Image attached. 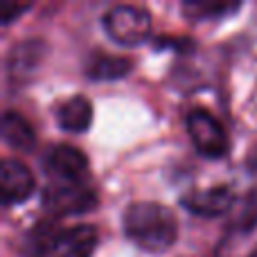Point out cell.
<instances>
[{
	"mask_svg": "<svg viewBox=\"0 0 257 257\" xmlns=\"http://www.w3.org/2000/svg\"><path fill=\"white\" fill-rule=\"evenodd\" d=\"M124 235L145 253H165L178 237L176 217L169 208L154 201H138L126 208L122 217Z\"/></svg>",
	"mask_w": 257,
	"mask_h": 257,
	"instance_id": "obj_1",
	"label": "cell"
},
{
	"mask_svg": "<svg viewBox=\"0 0 257 257\" xmlns=\"http://www.w3.org/2000/svg\"><path fill=\"white\" fill-rule=\"evenodd\" d=\"M97 205V194L86 181H50L43 190V208L52 217L84 214Z\"/></svg>",
	"mask_w": 257,
	"mask_h": 257,
	"instance_id": "obj_2",
	"label": "cell"
},
{
	"mask_svg": "<svg viewBox=\"0 0 257 257\" xmlns=\"http://www.w3.org/2000/svg\"><path fill=\"white\" fill-rule=\"evenodd\" d=\"M104 30L120 45H140L151 34V16L136 5H115L104 14Z\"/></svg>",
	"mask_w": 257,
	"mask_h": 257,
	"instance_id": "obj_3",
	"label": "cell"
},
{
	"mask_svg": "<svg viewBox=\"0 0 257 257\" xmlns=\"http://www.w3.org/2000/svg\"><path fill=\"white\" fill-rule=\"evenodd\" d=\"M187 133L194 142L196 151L205 158H223L230 149L228 133L221 122L205 108H194L187 113Z\"/></svg>",
	"mask_w": 257,
	"mask_h": 257,
	"instance_id": "obj_4",
	"label": "cell"
},
{
	"mask_svg": "<svg viewBox=\"0 0 257 257\" xmlns=\"http://www.w3.org/2000/svg\"><path fill=\"white\" fill-rule=\"evenodd\" d=\"M217 257H257V210H248L219 239Z\"/></svg>",
	"mask_w": 257,
	"mask_h": 257,
	"instance_id": "obj_5",
	"label": "cell"
},
{
	"mask_svg": "<svg viewBox=\"0 0 257 257\" xmlns=\"http://www.w3.org/2000/svg\"><path fill=\"white\" fill-rule=\"evenodd\" d=\"M43 167L52 181H86L88 176V158L84 151L72 145H57L45 154Z\"/></svg>",
	"mask_w": 257,
	"mask_h": 257,
	"instance_id": "obj_6",
	"label": "cell"
},
{
	"mask_svg": "<svg viewBox=\"0 0 257 257\" xmlns=\"http://www.w3.org/2000/svg\"><path fill=\"white\" fill-rule=\"evenodd\" d=\"M36 183H34V174L30 172L25 163L16 158H7L3 163L0 169V199L5 205H14V203H23L32 196Z\"/></svg>",
	"mask_w": 257,
	"mask_h": 257,
	"instance_id": "obj_7",
	"label": "cell"
},
{
	"mask_svg": "<svg viewBox=\"0 0 257 257\" xmlns=\"http://www.w3.org/2000/svg\"><path fill=\"white\" fill-rule=\"evenodd\" d=\"M183 208L192 214H199V217H221L235 203V196H232L230 187L226 185H217V187H208V190H196L190 192L181 199Z\"/></svg>",
	"mask_w": 257,
	"mask_h": 257,
	"instance_id": "obj_8",
	"label": "cell"
},
{
	"mask_svg": "<svg viewBox=\"0 0 257 257\" xmlns=\"http://www.w3.org/2000/svg\"><path fill=\"white\" fill-rule=\"evenodd\" d=\"M95 248H97V228L90 223H79L61 230L50 257H93Z\"/></svg>",
	"mask_w": 257,
	"mask_h": 257,
	"instance_id": "obj_9",
	"label": "cell"
},
{
	"mask_svg": "<svg viewBox=\"0 0 257 257\" xmlns=\"http://www.w3.org/2000/svg\"><path fill=\"white\" fill-rule=\"evenodd\" d=\"M41 59H43V43H41V41L30 39V41L18 43L16 48L12 50L9 61H7L9 77H12L14 81L30 79V77L36 72V68H39Z\"/></svg>",
	"mask_w": 257,
	"mask_h": 257,
	"instance_id": "obj_10",
	"label": "cell"
},
{
	"mask_svg": "<svg viewBox=\"0 0 257 257\" xmlns=\"http://www.w3.org/2000/svg\"><path fill=\"white\" fill-rule=\"evenodd\" d=\"M57 122L63 131H72V133H84L86 128L93 122V106L86 97L77 95L70 97L68 102H63L57 108Z\"/></svg>",
	"mask_w": 257,
	"mask_h": 257,
	"instance_id": "obj_11",
	"label": "cell"
},
{
	"mask_svg": "<svg viewBox=\"0 0 257 257\" xmlns=\"http://www.w3.org/2000/svg\"><path fill=\"white\" fill-rule=\"evenodd\" d=\"M3 140L5 145H9L12 149H21V151H30L36 142V133L32 124L25 120L23 115L14 111H5L3 115Z\"/></svg>",
	"mask_w": 257,
	"mask_h": 257,
	"instance_id": "obj_12",
	"label": "cell"
},
{
	"mask_svg": "<svg viewBox=\"0 0 257 257\" xmlns=\"http://www.w3.org/2000/svg\"><path fill=\"white\" fill-rule=\"evenodd\" d=\"M61 235L54 221H41L27 232L25 244H23V250H25V257H45L52 253L54 241Z\"/></svg>",
	"mask_w": 257,
	"mask_h": 257,
	"instance_id": "obj_13",
	"label": "cell"
},
{
	"mask_svg": "<svg viewBox=\"0 0 257 257\" xmlns=\"http://www.w3.org/2000/svg\"><path fill=\"white\" fill-rule=\"evenodd\" d=\"M133 68V63L124 57H106V54H99L86 68V75L90 79L97 81H111V79H120V77L128 75V70Z\"/></svg>",
	"mask_w": 257,
	"mask_h": 257,
	"instance_id": "obj_14",
	"label": "cell"
},
{
	"mask_svg": "<svg viewBox=\"0 0 257 257\" xmlns=\"http://www.w3.org/2000/svg\"><path fill=\"white\" fill-rule=\"evenodd\" d=\"M241 5L239 3H205V0H190L183 3V14L192 21H212L223 18L228 14H235Z\"/></svg>",
	"mask_w": 257,
	"mask_h": 257,
	"instance_id": "obj_15",
	"label": "cell"
},
{
	"mask_svg": "<svg viewBox=\"0 0 257 257\" xmlns=\"http://www.w3.org/2000/svg\"><path fill=\"white\" fill-rule=\"evenodd\" d=\"M27 9H30V5H21V7H18V5H12V7H7L3 12V23H5V25H9L12 21H16V16L25 14Z\"/></svg>",
	"mask_w": 257,
	"mask_h": 257,
	"instance_id": "obj_16",
	"label": "cell"
}]
</instances>
